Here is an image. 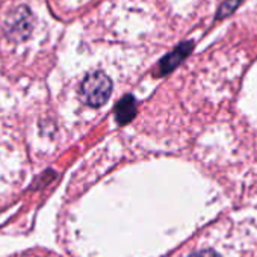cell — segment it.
Here are the masks:
<instances>
[{"instance_id":"cell-4","label":"cell","mask_w":257,"mask_h":257,"mask_svg":"<svg viewBox=\"0 0 257 257\" xmlns=\"http://www.w3.org/2000/svg\"><path fill=\"white\" fill-rule=\"evenodd\" d=\"M188 257H219V254L213 249H198L189 254Z\"/></svg>"},{"instance_id":"cell-1","label":"cell","mask_w":257,"mask_h":257,"mask_svg":"<svg viewBox=\"0 0 257 257\" xmlns=\"http://www.w3.org/2000/svg\"><path fill=\"white\" fill-rule=\"evenodd\" d=\"M112 92V82L103 71L88 74L80 85V95L91 107L103 106Z\"/></svg>"},{"instance_id":"cell-2","label":"cell","mask_w":257,"mask_h":257,"mask_svg":"<svg viewBox=\"0 0 257 257\" xmlns=\"http://www.w3.org/2000/svg\"><path fill=\"white\" fill-rule=\"evenodd\" d=\"M192 50V43H183L179 47H176L170 55H167L161 61V74H167L168 71L174 70Z\"/></svg>"},{"instance_id":"cell-3","label":"cell","mask_w":257,"mask_h":257,"mask_svg":"<svg viewBox=\"0 0 257 257\" xmlns=\"http://www.w3.org/2000/svg\"><path fill=\"white\" fill-rule=\"evenodd\" d=\"M135 113H137V101L131 94L119 100L115 107V118L119 124H127L135 116Z\"/></svg>"}]
</instances>
